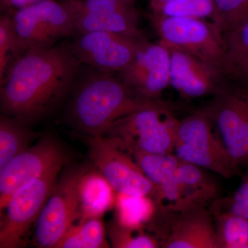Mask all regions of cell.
<instances>
[{
  "instance_id": "obj_1",
  "label": "cell",
  "mask_w": 248,
  "mask_h": 248,
  "mask_svg": "<svg viewBox=\"0 0 248 248\" xmlns=\"http://www.w3.org/2000/svg\"><path fill=\"white\" fill-rule=\"evenodd\" d=\"M81 63L69 47L28 49L1 81L3 115L26 124L51 113L69 92Z\"/></svg>"
},
{
  "instance_id": "obj_2",
  "label": "cell",
  "mask_w": 248,
  "mask_h": 248,
  "mask_svg": "<svg viewBox=\"0 0 248 248\" xmlns=\"http://www.w3.org/2000/svg\"><path fill=\"white\" fill-rule=\"evenodd\" d=\"M160 101L143 97L122 79L100 72L78 87L71 113L80 130L89 136H101L117 121Z\"/></svg>"
},
{
  "instance_id": "obj_3",
  "label": "cell",
  "mask_w": 248,
  "mask_h": 248,
  "mask_svg": "<svg viewBox=\"0 0 248 248\" xmlns=\"http://www.w3.org/2000/svg\"><path fill=\"white\" fill-rule=\"evenodd\" d=\"M172 108L161 100L117 121L104 135L118 139L133 151L173 153L179 120Z\"/></svg>"
},
{
  "instance_id": "obj_4",
  "label": "cell",
  "mask_w": 248,
  "mask_h": 248,
  "mask_svg": "<svg viewBox=\"0 0 248 248\" xmlns=\"http://www.w3.org/2000/svg\"><path fill=\"white\" fill-rule=\"evenodd\" d=\"M213 121L204 109L179 120L173 154L181 161L230 179L239 174Z\"/></svg>"
},
{
  "instance_id": "obj_5",
  "label": "cell",
  "mask_w": 248,
  "mask_h": 248,
  "mask_svg": "<svg viewBox=\"0 0 248 248\" xmlns=\"http://www.w3.org/2000/svg\"><path fill=\"white\" fill-rule=\"evenodd\" d=\"M159 42L218 67L221 70L225 53L223 32L213 22L193 18L148 15Z\"/></svg>"
},
{
  "instance_id": "obj_6",
  "label": "cell",
  "mask_w": 248,
  "mask_h": 248,
  "mask_svg": "<svg viewBox=\"0 0 248 248\" xmlns=\"http://www.w3.org/2000/svg\"><path fill=\"white\" fill-rule=\"evenodd\" d=\"M87 144L93 164L112 189L122 195L155 199L154 184L125 143L118 139L101 135L88 137Z\"/></svg>"
},
{
  "instance_id": "obj_7",
  "label": "cell",
  "mask_w": 248,
  "mask_h": 248,
  "mask_svg": "<svg viewBox=\"0 0 248 248\" xmlns=\"http://www.w3.org/2000/svg\"><path fill=\"white\" fill-rule=\"evenodd\" d=\"M238 169L248 165V88L231 83L204 108Z\"/></svg>"
},
{
  "instance_id": "obj_8",
  "label": "cell",
  "mask_w": 248,
  "mask_h": 248,
  "mask_svg": "<svg viewBox=\"0 0 248 248\" xmlns=\"http://www.w3.org/2000/svg\"><path fill=\"white\" fill-rule=\"evenodd\" d=\"M62 169H54L31 181L10 198L1 216L0 248H17L24 244L27 232L38 219Z\"/></svg>"
},
{
  "instance_id": "obj_9",
  "label": "cell",
  "mask_w": 248,
  "mask_h": 248,
  "mask_svg": "<svg viewBox=\"0 0 248 248\" xmlns=\"http://www.w3.org/2000/svg\"><path fill=\"white\" fill-rule=\"evenodd\" d=\"M81 173L68 174L55 184L37 221L34 246L55 248L67 230L81 217Z\"/></svg>"
},
{
  "instance_id": "obj_10",
  "label": "cell",
  "mask_w": 248,
  "mask_h": 248,
  "mask_svg": "<svg viewBox=\"0 0 248 248\" xmlns=\"http://www.w3.org/2000/svg\"><path fill=\"white\" fill-rule=\"evenodd\" d=\"M66 160L63 148L51 138L43 139L15 156L0 170L1 213L18 189L54 169L63 167Z\"/></svg>"
},
{
  "instance_id": "obj_11",
  "label": "cell",
  "mask_w": 248,
  "mask_h": 248,
  "mask_svg": "<svg viewBox=\"0 0 248 248\" xmlns=\"http://www.w3.org/2000/svg\"><path fill=\"white\" fill-rule=\"evenodd\" d=\"M170 50L161 42L151 43L142 40L121 79L143 97L160 99L170 86Z\"/></svg>"
},
{
  "instance_id": "obj_12",
  "label": "cell",
  "mask_w": 248,
  "mask_h": 248,
  "mask_svg": "<svg viewBox=\"0 0 248 248\" xmlns=\"http://www.w3.org/2000/svg\"><path fill=\"white\" fill-rule=\"evenodd\" d=\"M80 37L69 46L80 62L97 68L101 73L112 75L122 72L133 61L143 39L120 34L91 32Z\"/></svg>"
},
{
  "instance_id": "obj_13",
  "label": "cell",
  "mask_w": 248,
  "mask_h": 248,
  "mask_svg": "<svg viewBox=\"0 0 248 248\" xmlns=\"http://www.w3.org/2000/svg\"><path fill=\"white\" fill-rule=\"evenodd\" d=\"M165 213L170 218L160 241L164 248H218L213 215L205 205H190Z\"/></svg>"
},
{
  "instance_id": "obj_14",
  "label": "cell",
  "mask_w": 248,
  "mask_h": 248,
  "mask_svg": "<svg viewBox=\"0 0 248 248\" xmlns=\"http://www.w3.org/2000/svg\"><path fill=\"white\" fill-rule=\"evenodd\" d=\"M170 50V86L184 99L216 95L228 81L218 67L177 49Z\"/></svg>"
},
{
  "instance_id": "obj_15",
  "label": "cell",
  "mask_w": 248,
  "mask_h": 248,
  "mask_svg": "<svg viewBox=\"0 0 248 248\" xmlns=\"http://www.w3.org/2000/svg\"><path fill=\"white\" fill-rule=\"evenodd\" d=\"M132 152L139 166L154 184L156 190L154 200L160 208L170 210L182 208V190L177 176L180 159L173 153Z\"/></svg>"
},
{
  "instance_id": "obj_16",
  "label": "cell",
  "mask_w": 248,
  "mask_h": 248,
  "mask_svg": "<svg viewBox=\"0 0 248 248\" xmlns=\"http://www.w3.org/2000/svg\"><path fill=\"white\" fill-rule=\"evenodd\" d=\"M75 26L79 34L105 32L144 39L138 27V14L135 8L76 15Z\"/></svg>"
},
{
  "instance_id": "obj_17",
  "label": "cell",
  "mask_w": 248,
  "mask_h": 248,
  "mask_svg": "<svg viewBox=\"0 0 248 248\" xmlns=\"http://www.w3.org/2000/svg\"><path fill=\"white\" fill-rule=\"evenodd\" d=\"M225 53L221 71L227 81L248 88V20L223 33Z\"/></svg>"
},
{
  "instance_id": "obj_18",
  "label": "cell",
  "mask_w": 248,
  "mask_h": 248,
  "mask_svg": "<svg viewBox=\"0 0 248 248\" xmlns=\"http://www.w3.org/2000/svg\"><path fill=\"white\" fill-rule=\"evenodd\" d=\"M184 207L190 205H206L218 194V185L203 169L181 161L177 168Z\"/></svg>"
},
{
  "instance_id": "obj_19",
  "label": "cell",
  "mask_w": 248,
  "mask_h": 248,
  "mask_svg": "<svg viewBox=\"0 0 248 248\" xmlns=\"http://www.w3.org/2000/svg\"><path fill=\"white\" fill-rule=\"evenodd\" d=\"M28 7L55 42L76 33V18L70 5L63 6L53 0H40Z\"/></svg>"
},
{
  "instance_id": "obj_20",
  "label": "cell",
  "mask_w": 248,
  "mask_h": 248,
  "mask_svg": "<svg viewBox=\"0 0 248 248\" xmlns=\"http://www.w3.org/2000/svg\"><path fill=\"white\" fill-rule=\"evenodd\" d=\"M81 218L100 217L112 203V187L102 174L81 175L79 183Z\"/></svg>"
},
{
  "instance_id": "obj_21",
  "label": "cell",
  "mask_w": 248,
  "mask_h": 248,
  "mask_svg": "<svg viewBox=\"0 0 248 248\" xmlns=\"http://www.w3.org/2000/svg\"><path fill=\"white\" fill-rule=\"evenodd\" d=\"M106 229L100 217L83 218L71 225L55 248H107Z\"/></svg>"
},
{
  "instance_id": "obj_22",
  "label": "cell",
  "mask_w": 248,
  "mask_h": 248,
  "mask_svg": "<svg viewBox=\"0 0 248 248\" xmlns=\"http://www.w3.org/2000/svg\"><path fill=\"white\" fill-rule=\"evenodd\" d=\"M38 136L26 127V124L11 117L0 118V170L15 156L31 146Z\"/></svg>"
},
{
  "instance_id": "obj_23",
  "label": "cell",
  "mask_w": 248,
  "mask_h": 248,
  "mask_svg": "<svg viewBox=\"0 0 248 248\" xmlns=\"http://www.w3.org/2000/svg\"><path fill=\"white\" fill-rule=\"evenodd\" d=\"M218 248H248V219L229 212H214Z\"/></svg>"
},
{
  "instance_id": "obj_24",
  "label": "cell",
  "mask_w": 248,
  "mask_h": 248,
  "mask_svg": "<svg viewBox=\"0 0 248 248\" xmlns=\"http://www.w3.org/2000/svg\"><path fill=\"white\" fill-rule=\"evenodd\" d=\"M120 195L117 220L125 226L142 229L143 223L153 218L157 204L150 197Z\"/></svg>"
},
{
  "instance_id": "obj_25",
  "label": "cell",
  "mask_w": 248,
  "mask_h": 248,
  "mask_svg": "<svg viewBox=\"0 0 248 248\" xmlns=\"http://www.w3.org/2000/svg\"><path fill=\"white\" fill-rule=\"evenodd\" d=\"M11 19L16 33L27 50L53 46L55 41L47 34L28 6L18 10Z\"/></svg>"
},
{
  "instance_id": "obj_26",
  "label": "cell",
  "mask_w": 248,
  "mask_h": 248,
  "mask_svg": "<svg viewBox=\"0 0 248 248\" xmlns=\"http://www.w3.org/2000/svg\"><path fill=\"white\" fill-rule=\"evenodd\" d=\"M152 12L168 17L210 19L213 22L216 9L214 0H171Z\"/></svg>"
},
{
  "instance_id": "obj_27",
  "label": "cell",
  "mask_w": 248,
  "mask_h": 248,
  "mask_svg": "<svg viewBox=\"0 0 248 248\" xmlns=\"http://www.w3.org/2000/svg\"><path fill=\"white\" fill-rule=\"evenodd\" d=\"M27 48L18 37L11 17L0 19V79H4L11 66Z\"/></svg>"
},
{
  "instance_id": "obj_28",
  "label": "cell",
  "mask_w": 248,
  "mask_h": 248,
  "mask_svg": "<svg viewBox=\"0 0 248 248\" xmlns=\"http://www.w3.org/2000/svg\"><path fill=\"white\" fill-rule=\"evenodd\" d=\"M107 232L115 248H156L161 246L159 240L146 234L141 229L125 226L118 220L109 223Z\"/></svg>"
},
{
  "instance_id": "obj_29",
  "label": "cell",
  "mask_w": 248,
  "mask_h": 248,
  "mask_svg": "<svg viewBox=\"0 0 248 248\" xmlns=\"http://www.w3.org/2000/svg\"><path fill=\"white\" fill-rule=\"evenodd\" d=\"M216 24L223 33L248 20V0H214Z\"/></svg>"
},
{
  "instance_id": "obj_30",
  "label": "cell",
  "mask_w": 248,
  "mask_h": 248,
  "mask_svg": "<svg viewBox=\"0 0 248 248\" xmlns=\"http://www.w3.org/2000/svg\"><path fill=\"white\" fill-rule=\"evenodd\" d=\"M220 202L223 204L217 203V206L225 207V210L214 212H229L248 219V169L239 188L225 202L223 200Z\"/></svg>"
},
{
  "instance_id": "obj_31",
  "label": "cell",
  "mask_w": 248,
  "mask_h": 248,
  "mask_svg": "<svg viewBox=\"0 0 248 248\" xmlns=\"http://www.w3.org/2000/svg\"><path fill=\"white\" fill-rule=\"evenodd\" d=\"M39 1L40 0H2L4 4L18 10L27 7Z\"/></svg>"
},
{
  "instance_id": "obj_32",
  "label": "cell",
  "mask_w": 248,
  "mask_h": 248,
  "mask_svg": "<svg viewBox=\"0 0 248 248\" xmlns=\"http://www.w3.org/2000/svg\"><path fill=\"white\" fill-rule=\"evenodd\" d=\"M171 1V0H151V10L155 9V8L159 6V5L167 2V1Z\"/></svg>"
},
{
  "instance_id": "obj_33",
  "label": "cell",
  "mask_w": 248,
  "mask_h": 248,
  "mask_svg": "<svg viewBox=\"0 0 248 248\" xmlns=\"http://www.w3.org/2000/svg\"><path fill=\"white\" fill-rule=\"evenodd\" d=\"M127 1H131V2H133V0H127Z\"/></svg>"
}]
</instances>
